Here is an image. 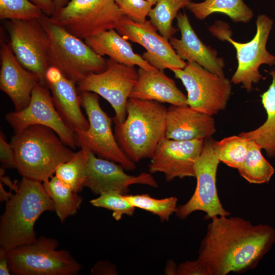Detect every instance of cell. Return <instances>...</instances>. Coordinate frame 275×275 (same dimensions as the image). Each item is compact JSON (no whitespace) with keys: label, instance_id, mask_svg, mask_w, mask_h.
I'll return each instance as SVG.
<instances>
[{"label":"cell","instance_id":"obj_30","mask_svg":"<svg viewBox=\"0 0 275 275\" xmlns=\"http://www.w3.org/2000/svg\"><path fill=\"white\" fill-rule=\"evenodd\" d=\"M249 141V139L238 135L213 141L214 153L219 161L238 169L246 156Z\"/></svg>","mask_w":275,"mask_h":275},{"label":"cell","instance_id":"obj_6","mask_svg":"<svg viewBox=\"0 0 275 275\" xmlns=\"http://www.w3.org/2000/svg\"><path fill=\"white\" fill-rule=\"evenodd\" d=\"M55 239L41 236L35 242L7 251L9 268L15 275H76L81 265Z\"/></svg>","mask_w":275,"mask_h":275},{"label":"cell","instance_id":"obj_7","mask_svg":"<svg viewBox=\"0 0 275 275\" xmlns=\"http://www.w3.org/2000/svg\"><path fill=\"white\" fill-rule=\"evenodd\" d=\"M125 16L115 0H70L47 17L51 22L85 40L116 29Z\"/></svg>","mask_w":275,"mask_h":275},{"label":"cell","instance_id":"obj_29","mask_svg":"<svg viewBox=\"0 0 275 275\" xmlns=\"http://www.w3.org/2000/svg\"><path fill=\"white\" fill-rule=\"evenodd\" d=\"M57 168L54 175L75 193L80 192L84 187L87 169V151L84 148Z\"/></svg>","mask_w":275,"mask_h":275},{"label":"cell","instance_id":"obj_28","mask_svg":"<svg viewBox=\"0 0 275 275\" xmlns=\"http://www.w3.org/2000/svg\"><path fill=\"white\" fill-rule=\"evenodd\" d=\"M192 0H159L150 10V21L159 34L170 40L176 33L172 23L179 10L186 8Z\"/></svg>","mask_w":275,"mask_h":275},{"label":"cell","instance_id":"obj_9","mask_svg":"<svg viewBox=\"0 0 275 275\" xmlns=\"http://www.w3.org/2000/svg\"><path fill=\"white\" fill-rule=\"evenodd\" d=\"M273 25V20L266 14L259 15L256 20V32L250 41L241 43L234 41L227 31L219 29L215 36L220 39L228 41L236 52L237 67L231 81L241 85L248 92L253 89L254 84L263 78L259 68L265 64L273 66L275 56L266 48L267 42Z\"/></svg>","mask_w":275,"mask_h":275},{"label":"cell","instance_id":"obj_38","mask_svg":"<svg viewBox=\"0 0 275 275\" xmlns=\"http://www.w3.org/2000/svg\"><path fill=\"white\" fill-rule=\"evenodd\" d=\"M38 6L43 13L48 17H50L55 11L53 0H30Z\"/></svg>","mask_w":275,"mask_h":275},{"label":"cell","instance_id":"obj_44","mask_svg":"<svg viewBox=\"0 0 275 275\" xmlns=\"http://www.w3.org/2000/svg\"><path fill=\"white\" fill-rule=\"evenodd\" d=\"M273 66H274L275 67V60H274V64H273Z\"/></svg>","mask_w":275,"mask_h":275},{"label":"cell","instance_id":"obj_41","mask_svg":"<svg viewBox=\"0 0 275 275\" xmlns=\"http://www.w3.org/2000/svg\"><path fill=\"white\" fill-rule=\"evenodd\" d=\"M69 0H53L55 11L65 7Z\"/></svg>","mask_w":275,"mask_h":275},{"label":"cell","instance_id":"obj_12","mask_svg":"<svg viewBox=\"0 0 275 275\" xmlns=\"http://www.w3.org/2000/svg\"><path fill=\"white\" fill-rule=\"evenodd\" d=\"M213 142L209 138L204 140L202 151L195 166V190L186 203L177 208L175 213L181 219L196 211L205 212L206 219L231 214L224 209L218 197L216 177L220 161L214 153Z\"/></svg>","mask_w":275,"mask_h":275},{"label":"cell","instance_id":"obj_37","mask_svg":"<svg viewBox=\"0 0 275 275\" xmlns=\"http://www.w3.org/2000/svg\"><path fill=\"white\" fill-rule=\"evenodd\" d=\"M91 274L115 275L117 274L116 267L108 261L97 262L91 269Z\"/></svg>","mask_w":275,"mask_h":275},{"label":"cell","instance_id":"obj_17","mask_svg":"<svg viewBox=\"0 0 275 275\" xmlns=\"http://www.w3.org/2000/svg\"><path fill=\"white\" fill-rule=\"evenodd\" d=\"M85 149L87 151V169L84 187L89 188L93 193L100 195L103 192L115 191L127 195L129 186L132 184L158 187L151 173L143 172L138 176L128 175L120 164L98 158L93 152Z\"/></svg>","mask_w":275,"mask_h":275},{"label":"cell","instance_id":"obj_8","mask_svg":"<svg viewBox=\"0 0 275 275\" xmlns=\"http://www.w3.org/2000/svg\"><path fill=\"white\" fill-rule=\"evenodd\" d=\"M80 101L88 116L89 127L86 130L74 131L77 146L85 148L99 158L115 162L125 170L135 169L131 160L119 145L112 128L113 119L103 111L99 102V95L84 91L80 92Z\"/></svg>","mask_w":275,"mask_h":275},{"label":"cell","instance_id":"obj_43","mask_svg":"<svg viewBox=\"0 0 275 275\" xmlns=\"http://www.w3.org/2000/svg\"><path fill=\"white\" fill-rule=\"evenodd\" d=\"M270 75L275 79V69L270 72Z\"/></svg>","mask_w":275,"mask_h":275},{"label":"cell","instance_id":"obj_3","mask_svg":"<svg viewBox=\"0 0 275 275\" xmlns=\"http://www.w3.org/2000/svg\"><path fill=\"white\" fill-rule=\"evenodd\" d=\"M167 109L156 101L128 99L126 119L115 123L114 131L119 145L134 162L151 158L166 138Z\"/></svg>","mask_w":275,"mask_h":275},{"label":"cell","instance_id":"obj_10","mask_svg":"<svg viewBox=\"0 0 275 275\" xmlns=\"http://www.w3.org/2000/svg\"><path fill=\"white\" fill-rule=\"evenodd\" d=\"M172 71L184 86L190 107L211 116L226 108L232 91V82L228 78L195 62H186L183 69Z\"/></svg>","mask_w":275,"mask_h":275},{"label":"cell","instance_id":"obj_35","mask_svg":"<svg viewBox=\"0 0 275 275\" xmlns=\"http://www.w3.org/2000/svg\"><path fill=\"white\" fill-rule=\"evenodd\" d=\"M0 161L5 168H17V161L14 150L3 133L0 134Z\"/></svg>","mask_w":275,"mask_h":275},{"label":"cell","instance_id":"obj_25","mask_svg":"<svg viewBox=\"0 0 275 275\" xmlns=\"http://www.w3.org/2000/svg\"><path fill=\"white\" fill-rule=\"evenodd\" d=\"M186 8L199 20L205 19L215 12L227 15L235 23H247L254 17L253 10L243 0H204L200 3L191 2Z\"/></svg>","mask_w":275,"mask_h":275},{"label":"cell","instance_id":"obj_40","mask_svg":"<svg viewBox=\"0 0 275 275\" xmlns=\"http://www.w3.org/2000/svg\"><path fill=\"white\" fill-rule=\"evenodd\" d=\"M177 266L174 261H168L165 269L164 272L166 274H177Z\"/></svg>","mask_w":275,"mask_h":275},{"label":"cell","instance_id":"obj_16","mask_svg":"<svg viewBox=\"0 0 275 275\" xmlns=\"http://www.w3.org/2000/svg\"><path fill=\"white\" fill-rule=\"evenodd\" d=\"M204 140L179 141L164 138L151 158L149 173H162L167 182L176 178L195 177V163L202 151Z\"/></svg>","mask_w":275,"mask_h":275},{"label":"cell","instance_id":"obj_4","mask_svg":"<svg viewBox=\"0 0 275 275\" xmlns=\"http://www.w3.org/2000/svg\"><path fill=\"white\" fill-rule=\"evenodd\" d=\"M10 144L19 173L42 183L54 176L58 166L75 153L52 129L40 125H31L15 134Z\"/></svg>","mask_w":275,"mask_h":275},{"label":"cell","instance_id":"obj_11","mask_svg":"<svg viewBox=\"0 0 275 275\" xmlns=\"http://www.w3.org/2000/svg\"><path fill=\"white\" fill-rule=\"evenodd\" d=\"M103 72L92 73L77 83V91L97 94L108 101L115 111L113 120L123 122L126 117V104L137 82L139 74L134 67L120 64L108 58Z\"/></svg>","mask_w":275,"mask_h":275},{"label":"cell","instance_id":"obj_31","mask_svg":"<svg viewBox=\"0 0 275 275\" xmlns=\"http://www.w3.org/2000/svg\"><path fill=\"white\" fill-rule=\"evenodd\" d=\"M124 198L135 208L143 209L157 215L161 222L169 221L177 210V198L170 197L156 199L148 194L124 195Z\"/></svg>","mask_w":275,"mask_h":275},{"label":"cell","instance_id":"obj_42","mask_svg":"<svg viewBox=\"0 0 275 275\" xmlns=\"http://www.w3.org/2000/svg\"><path fill=\"white\" fill-rule=\"evenodd\" d=\"M152 6L156 5L159 0H147Z\"/></svg>","mask_w":275,"mask_h":275},{"label":"cell","instance_id":"obj_34","mask_svg":"<svg viewBox=\"0 0 275 275\" xmlns=\"http://www.w3.org/2000/svg\"><path fill=\"white\" fill-rule=\"evenodd\" d=\"M123 14L135 22H144L152 9L147 0H115Z\"/></svg>","mask_w":275,"mask_h":275},{"label":"cell","instance_id":"obj_33","mask_svg":"<svg viewBox=\"0 0 275 275\" xmlns=\"http://www.w3.org/2000/svg\"><path fill=\"white\" fill-rule=\"evenodd\" d=\"M124 195L115 191L103 192L98 197L91 200L90 202L95 207L112 210V216L115 220L119 221L124 214L132 216L135 209L124 198Z\"/></svg>","mask_w":275,"mask_h":275},{"label":"cell","instance_id":"obj_5","mask_svg":"<svg viewBox=\"0 0 275 275\" xmlns=\"http://www.w3.org/2000/svg\"><path fill=\"white\" fill-rule=\"evenodd\" d=\"M49 39V66L78 83L92 73L104 71L107 62L82 40L51 22L44 14L39 19Z\"/></svg>","mask_w":275,"mask_h":275},{"label":"cell","instance_id":"obj_18","mask_svg":"<svg viewBox=\"0 0 275 275\" xmlns=\"http://www.w3.org/2000/svg\"><path fill=\"white\" fill-rule=\"evenodd\" d=\"M45 84L50 91L54 106L65 123L74 132L88 129L89 123L81 109L76 82L57 68L49 66L45 74Z\"/></svg>","mask_w":275,"mask_h":275},{"label":"cell","instance_id":"obj_14","mask_svg":"<svg viewBox=\"0 0 275 275\" xmlns=\"http://www.w3.org/2000/svg\"><path fill=\"white\" fill-rule=\"evenodd\" d=\"M7 122L18 134L33 125H40L52 129L62 141L75 149L77 145L74 132L63 121L57 112L50 90L44 84L39 82L34 88L28 105L19 111L8 113Z\"/></svg>","mask_w":275,"mask_h":275},{"label":"cell","instance_id":"obj_15","mask_svg":"<svg viewBox=\"0 0 275 275\" xmlns=\"http://www.w3.org/2000/svg\"><path fill=\"white\" fill-rule=\"evenodd\" d=\"M116 30L122 36L145 48L142 57L160 70L183 69L186 62L176 54L169 40L157 33L150 20L135 22L125 16Z\"/></svg>","mask_w":275,"mask_h":275},{"label":"cell","instance_id":"obj_27","mask_svg":"<svg viewBox=\"0 0 275 275\" xmlns=\"http://www.w3.org/2000/svg\"><path fill=\"white\" fill-rule=\"evenodd\" d=\"M261 150L260 146L250 140L245 158L237 169L240 175L250 183H268L274 173L273 167L264 157Z\"/></svg>","mask_w":275,"mask_h":275},{"label":"cell","instance_id":"obj_26","mask_svg":"<svg viewBox=\"0 0 275 275\" xmlns=\"http://www.w3.org/2000/svg\"><path fill=\"white\" fill-rule=\"evenodd\" d=\"M43 185L53 202L54 212L62 223L77 212L82 201V197L77 193L68 187L55 175L43 182Z\"/></svg>","mask_w":275,"mask_h":275},{"label":"cell","instance_id":"obj_1","mask_svg":"<svg viewBox=\"0 0 275 275\" xmlns=\"http://www.w3.org/2000/svg\"><path fill=\"white\" fill-rule=\"evenodd\" d=\"M197 259L208 275L243 273L255 268L275 242V230L240 217L211 218Z\"/></svg>","mask_w":275,"mask_h":275},{"label":"cell","instance_id":"obj_36","mask_svg":"<svg viewBox=\"0 0 275 275\" xmlns=\"http://www.w3.org/2000/svg\"><path fill=\"white\" fill-rule=\"evenodd\" d=\"M177 275H208L206 270L196 259L186 261L177 266Z\"/></svg>","mask_w":275,"mask_h":275},{"label":"cell","instance_id":"obj_19","mask_svg":"<svg viewBox=\"0 0 275 275\" xmlns=\"http://www.w3.org/2000/svg\"><path fill=\"white\" fill-rule=\"evenodd\" d=\"M0 89L12 100L15 111L26 107L38 77L18 61L9 44L3 42L0 49Z\"/></svg>","mask_w":275,"mask_h":275},{"label":"cell","instance_id":"obj_20","mask_svg":"<svg viewBox=\"0 0 275 275\" xmlns=\"http://www.w3.org/2000/svg\"><path fill=\"white\" fill-rule=\"evenodd\" d=\"M177 25L181 37H173L169 42L178 56L187 62H195L219 76L224 77V59L217 56V51L205 44L194 30L185 13L179 12Z\"/></svg>","mask_w":275,"mask_h":275},{"label":"cell","instance_id":"obj_39","mask_svg":"<svg viewBox=\"0 0 275 275\" xmlns=\"http://www.w3.org/2000/svg\"><path fill=\"white\" fill-rule=\"evenodd\" d=\"M11 274L7 251L0 248V274L10 275Z\"/></svg>","mask_w":275,"mask_h":275},{"label":"cell","instance_id":"obj_23","mask_svg":"<svg viewBox=\"0 0 275 275\" xmlns=\"http://www.w3.org/2000/svg\"><path fill=\"white\" fill-rule=\"evenodd\" d=\"M84 41L98 54L107 56L120 64L131 67L138 66L147 70L155 69L142 56L135 53L130 43L115 29L104 31Z\"/></svg>","mask_w":275,"mask_h":275},{"label":"cell","instance_id":"obj_22","mask_svg":"<svg viewBox=\"0 0 275 275\" xmlns=\"http://www.w3.org/2000/svg\"><path fill=\"white\" fill-rule=\"evenodd\" d=\"M138 72V79L129 98L166 102L173 105H188L187 96L163 70L139 68Z\"/></svg>","mask_w":275,"mask_h":275},{"label":"cell","instance_id":"obj_24","mask_svg":"<svg viewBox=\"0 0 275 275\" xmlns=\"http://www.w3.org/2000/svg\"><path fill=\"white\" fill-rule=\"evenodd\" d=\"M261 102L267 113L265 122L260 126L238 135L254 141L270 158L275 157V79L261 95Z\"/></svg>","mask_w":275,"mask_h":275},{"label":"cell","instance_id":"obj_2","mask_svg":"<svg viewBox=\"0 0 275 275\" xmlns=\"http://www.w3.org/2000/svg\"><path fill=\"white\" fill-rule=\"evenodd\" d=\"M45 211L54 208L43 183L22 177L1 216L0 248L8 251L36 241L35 224Z\"/></svg>","mask_w":275,"mask_h":275},{"label":"cell","instance_id":"obj_21","mask_svg":"<svg viewBox=\"0 0 275 275\" xmlns=\"http://www.w3.org/2000/svg\"><path fill=\"white\" fill-rule=\"evenodd\" d=\"M216 131L213 116L189 105H171L167 109L166 138L179 141L210 138Z\"/></svg>","mask_w":275,"mask_h":275},{"label":"cell","instance_id":"obj_13","mask_svg":"<svg viewBox=\"0 0 275 275\" xmlns=\"http://www.w3.org/2000/svg\"><path fill=\"white\" fill-rule=\"evenodd\" d=\"M7 28L9 45L18 61L45 84V74L49 66V39L39 19L9 20Z\"/></svg>","mask_w":275,"mask_h":275},{"label":"cell","instance_id":"obj_32","mask_svg":"<svg viewBox=\"0 0 275 275\" xmlns=\"http://www.w3.org/2000/svg\"><path fill=\"white\" fill-rule=\"evenodd\" d=\"M44 13L30 0H0L1 19L31 20Z\"/></svg>","mask_w":275,"mask_h":275}]
</instances>
